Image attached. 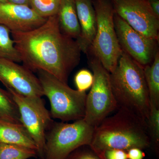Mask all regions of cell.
Returning <instances> with one entry per match:
<instances>
[{
	"label": "cell",
	"instance_id": "21",
	"mask_svg": "<svg viewBox=\"0 0 159 159\" xmlns=\"http://www.w3.org/2000/svg\"><path fill=\"white\" fill-rule=\"evenodd\" d=\"M61 0H31L30 7L38 14L47 18L57 14Z\"/></svg>",
	"mask_w": 159,
	"mask_h": 159
},
{
	"label": "cell",
	"instance_id": "11",
	"mask_svg": "<svg viewBox=\"0 0 159 159\" xmlns=\"http://www.w3.org/2000/svg\"><path fill=\"white\" fill-rule=\"evenodd\" d=\"M0 82L6 89L12 90L25 97L44 96L39 79L33 72L9 60L0 58Z\"/></svg>",
	"mask_w": 159,
	"mask_h": 159
},
{
	"label": "cell",
	"instance_id": "20",
	"mask_svg": "<svg viewBox=\"0 0 159 159\" xmlns=\"http://www.w3.org/2000/svg\"><path fill=\"white\" fill-rule=\"evenodd\" d=\"M151 147L157 154L159 153V108L150 104L149 117L146 120Z\"/></svg>",
	"mask_w": 159,
	"mask_h": 159
},
{
	"label": "cell",
	"instance_id": "13",
	"mask_svg": "<svg viewBox=\"0 0 159 159\" xmlns=\"http://www.w3.org/2000/svg\"><path fill=\"white\" fill-rule=\"evenodd\" d=\"M80 33L76 39L81 52L87 54L97 31V18L93 0H75Z\"/></svg>",
	"mask_w": 159,
	"mask_h": 159
},
{
	"label": "cell",
	"instance_id": "30",
	"mask_svg": "<svg viewBox=\"0 0 159 159\" xmlns=\"http://www.w3.org/2000/svg\"></svg>",
	"mask_w": 159,
	"mask_h": 159
},
{
	"label": "cell",
	"instance_id": "24",
	"mask_svg": "<svg viewBox=\"0 0 159 159\" xmlns=\"http://www.w3.org/2000/svg\"><path fill=\"white\" fill-rule=\"evenodd\" d=\"M105 159H128L127 154L122 149H110L104 153Z\"/></svg>",
	"mask_w": 159,
	"mask_h": 159
},
{
	"label": "cell",
	"instance_id": "9",
	"mask_svg": "<svg viewBox=\"0 0 159 159\" xmlns=\"http://www.w3.org/2000/svg\"><path fill=\"white\" fill-rule=\"evenodd\" d=\"M115 13L134 30L158 40L159 17L148 0H111Z\"/></svg>",
	"mask_w": 159,
	"mask_h": 159
},
{
	"label": "cell",
	"instance_id": "2",
	"mask_svg": "<svg viewBox=\"0 0 159 159\" xmlns=\"http://www.w3.org/2000/svg\"><path fill=\"white\" fill-rule=\"evenodd\" d=\"M107 116L95 127L89 146L102 159L110 149L127 151L133 148L144 150L151 147L146 120L124 107Z\"/></svg>",
	"mask_w": 159,
	"mask_h": 159
},
{
	"label": "cell",
	"instance_id": "17",
	"mask_svg": "<svg viewBox=\"0 0 159 159\" xmlns=\"http://www.w3.org/2000/svg\"><path fill=\"white\" fill-rule=\"evenodd\" d=\"M0 120L22 124L18 108L11 94L0 88Z\"/></svg>",
	"mask_w": 159,
	"mask_h": 159
},
{
	"label": "cell",
	"instance_id": "10",
	"mask_svg": "<svg viewBox=\"0 0 159 159\" xmlns=\"http://www.w3.org/2000/svg\"><path fill=\"white\" fill-rule=\"evenodd\" d=\"M114 24L122 51L143 67L151 64L158 51V40L146 37L134 30L116 13Z\"/></svg>",
	"mask_w": 159,
	"mask_h": 159
},
{
	"label": "cell",
	"instance_id": "12",
	"mask_svg": "<svg viewBox=\"0 0 159 159\" xmlns=\"http://www.w3.org/2000/svg\"><path fill=\"white\" fill-rule=\"evenodd\" d=\"M47 18L40 16L30 6L9 2L0 3V24L11 32L31 31L41 25Z\"/></svg>",
	"mask_w": 159,
	"mask_h": 159
},
{
	"label": "cell",
	"instance_id": "3",
	"mask_svg": "<svg viewBox=\"0 0 159 159\" xmlns=\"http://www.w3.org/2000/svg\"><path fill=\"white\" fill-rule=\"evenodd\" d=\"M110 80L118 107L128 109L147 120L150 103L143 67L122 51Z\"/></svg>",
	"mask_w": 159,
	"mask_h": 159
},
{
	"label": "cell",
	"instance_id": "29",
	"mask_svg": "<svg viewBox=\"0 0 159 159\" xmlns=\"http://www.w3.org/2000/svg\"><path fill=\"white\" fill-rule=\"evenodd\" d=\"M42 159V158H39V159Z\"/></svg>",
	"mask_w": 159,
	"mask_h": 159
},
{
	"label": "cell",
	"instance_id": "1",
	"mask_svg": "<svg viewBox=\"0 0 159 159\" xmlns=\"http://www.w3.org/2000/svg\"><path fill=\"white\" fill-rule=\"evenodd\" d=\"M23 65L32 72L43 70L67 84L79 64L81 51L76 40L64 34L57 15L41 25L25 32H11Z\"/></svg>",
	"mask_w": 159,
	"mask_h": 159
},
{
	"label": "cell",
	"instance_id": "23",
	"mask_svg": "<svg viewBox=\"0 0 159 159\" xmlns=\"http://www.w3.org/2000/svg\"><path fill=\"white\" fill-rule=\"evenodd\" d=\"M66 159H102L89 145H83L75 149Z\"/></svg>",
	"mask_w": 159,
	"mask_h": 159
},
{
	"label": "cell",
	"instance_id": "6",
	"mask_svg": "<svg viewBox=\"0 0 159 159\" xmlns=\"http://www.w3.org/2000/svg\"><path fill=\"white\" fill-rule=\"evenodd\" d=\"M94 128L84 119L72 123L54 121L46 132L44 159H66L80 146L89 145Z\"/></svg>",
	"mask_w": 159,
	"mask_h": 159
},
{
	"label": "cell",
	"instance_id": "5",
	"mask_svg": "<svg viewBox=\"0 0 159 159\" xmlns=\"http://www.w3.org/2000/svg\"><path fill=\"white\" fill-rule=\"evenodd\" d=\"M93 2L97 18V31L89 51L111 73L122 52L115 30V11L111 0H93Z\"/></svg>",
	"mask_w": 159,
	"mask_h": 159
},
{
	"label": "cell",
	"instance_id": "25",
	"mask_svg": "<svg viewBox=\"0 0 159 159\" xmlns=\"http://www.w3.org/2000/svg\"><path fill=\"white\" fill-rule=\"evenodd\" d=\"M128 159H144L145 154L142 149L138 148H133L126 151Z\"/></svg>",
	"mask_w": 159,
	"mask_h": 159
},
{
	"label": "cell",
	"instance_id": "4",
	"mask_svg": "<svg viewBox=\"0 0 159 159\" xmlns=\"http://www.w3.org/2000/svg\"><path fill=\"white\" fill-rule=\"evenodd\" d=\"M44 96L48 97L52 119L61 122L77 121L85 116V92L73 89L56 77L43 70L37 72Z\"/></svg>",
	"mask_w": 159,
	"mask_h": 159
},
{
	"label": "cell",
	"instance_id": "27",
	"mask_svg": "<svg viewBox=\"0 0 159 159\" xmlns=\"http://www.w3.org/2000/svg\"><path fill=\"white\" fill-rule=\"evenodd\" d=\"M9 2L16 5L29 6L30 7L31 0H9Z\"/></svg>",
	"mask_w": 159,
	"mask_h": 159
},
{
	"label": "cell",
	"instance_id": "15",
	"mask_svg": "<svg viewBox=\"0 0 159 159\" xmlns=\"http://www.w3.org/2000/svg\"><path fill=\"white\" fill-rule=\"evenodd\" d=\"M57 15L63 33L77 39L80 34V29L75 0H61Z\"/></svg>",
	"mask_w": 159,
	"mask_h": 159
},
{
	"label": "cell",
	"instance_id": "19",
	"mask_svg": "<svg viewBox=\"0 0 159 159\" xmlns=\"http://www.w3.org/2000/svg\"><path fill=\"white\" fill-rule=\"evenodd\" d=\"M38 157L37 151L25 146L0 143V159H28Z\"/></svg>",
	"mask_w": 159,
	"mask_h": 159
},
{
	"label": "cell",
	"instance_id": "26",
	"mask_svg": "<svg viewBox=\"0 0 159 159\" xmlns=\"http://www.w3.org/2000/svg\"><path fill=\"white\" fill-rule=\"evenodd\" d=\"M148 2L154 13L159 17V0H148Z\"/></svg>",
	"mask_w": 159,
	"mask_h": 159
},
{
	"label": "cell",
	"instance_id": "22",
	"mask_svg": "<svg viewBox=\"0 0 159 159\" xmlns=\"http://www.w3.org/2000/svg\"><path fill=\"white\" fill-rule=\"evenodd\" d=\"M93 81V74L86 69H82L78 71L74 77V82L77 90L80 92H85L91 88Z\"/></svg>",
	"mask_w": 159,
	"mask_h": 159
},
{
	"label": "cell",
	"instance_id": "14",
	"mask_svg": "<svg viewBox=\"0 0 159 159\" xmlns=\"http://www.w3.org/2000/svg\"><path fill=\"white\" fill-rule=\"evenodd\" d=\"M0 143L25 146L37 151L36 145L22 124L0 120Z\"/></svg>",
	"mask_w": 159,
	"mask_h": 159
},
{
	"label": "cell",
	"instance_id": "8",
	"mask_svg": "<svg viewBox=\"0 0 159 159\" xmlns=\"http://www.w3.org/2000/svg\"><path fill=\"white\" fill-rule=\"evenodd\" d=\"M11 94L19 111L21 122L37 147L38 157L44 159L46 132L54 120L42 97L23 96L11 89Z\"/></svg>",
	"mask_w": 159,
	"mask_h": 159
},
{
	"label": "cell",
	"instance_id": "18",
	"mask_svg": "<svg viewBox=\"0 0 159 159\" xmlns=\"http://www.w3.org/2000/svg\"><path fill=\"white\" fill-rule=\"evenodd\" d=\"M0 58L8 59L17 63L21 62L19 53L15 46L11 31L0 24Z\"/></svg>",
	"mask_w": 159,
	"mask_h": 159
},
{
	"label": "cell",
	"instance_id": "16",
	"mask_svg": "<svg viewBox=\"0 0 159 159\" xmlns=\"http://www.w3.org/2000/svg\"><path fill=\"white\" fill-rule=\"evenodd\" d=\"M143 68L150 104L159 108V51H157L151 64Z\"/></svg>",
	"mask_w": 159,
	"mask_h": 159
},
{
	"label": "cell",
	"instance_id": "7",
	"mask_svg": "<svg viewBox=\"0 0 159 159\" xmlns=\"http://www.w3.org/2000/svg\"><path fill=\"white\" fill-rule=\"evenodd\" d=\"M92 54L89 58V65L93 72V81L87 95L84 119L89 125L96 127L118 107L111 85L110 73Z\"/></svg>",
	"mask_w": 159,
	"mask_h": 159
},
{
	"label": "cell",
	"instance_id": "28",
	"mask_svg": "<svg viewBox=\"0 0 159 159\" xmlns=\"http://www.w3.org/2000/svg\"><path fill=\"white\" fill-rule=\"evenodd\" d=\"M9 0H0V3L8 2Z\"/></svg>",
	"mask_w": 159,
	"mask_h": 159
}]
</instances>
